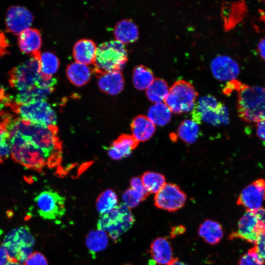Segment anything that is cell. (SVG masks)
Here are the masks:
<instances>
[{"label":"cell","mask_w":265,"mask_h":265,"mask_svg":"<svg viewBox=\"0 0 265 265\" xmlns=\"http://www.w3.org/2000/svg\"><path fill=\"white\" fill-rule=\"evenodd\" d=\"M40 53L39 51L31 54V58L9 72L10 85L16 91L15 101L11 102L23 104L46 100L54 91L56 79L41 72Z\"/></svg>","instance_id":"cell-1"},{"label":"cell","mask_w":265,"mask_h":265,"mask_svg":"<svg viewBox=\"0 0 265 265\" xmlns=\"http://www.w3.org/2000/svg\"><path fill=\"white\" fill-rule=\"evenodd\" d=\"M0 125L6 131H14L32 140L50 159V168L58 166L62 160V142L56 126H45L2 113Z\"/></svg>","instance_id":"cell-2"},{"label":"cell","mask_w":265,"mask_h":265,"mask_svg":"<svg viewBox=\"0 0 265 265\" xmlns=\"http://www.w3.org/2000/svg\"><path fill=\"white\" fill-rule=\"evenodd\" d=\"M237 92V108L240 119L247 123L265 119V87L242 84Z\"/></svg>","instance_id":"cell-3"},{"label":"cell","mask_w":265,"mask_h":265,"mask_svg":"<svg viewBox=\"0 0 265 265\" xmlns=\"http://www.w3.org/2000/svg\"><path fill=\"white\" fill-rule=\"evenodd\" d=\"M128 60L126 49L123 43L117 40L104 42L97 48L93 71L95 74L120 71Z\"/></svg>","instance_id":"cell-4"},{"label":"cell","mask_w":265,"mask_h":265,"mask_svg":"<svg viewBox=\"0 0 265 265\" xmlns=\"http://www.w3.org/2000/svg\"><path fill=\"white\" fill-rule=\"evenodd\" d=\"M135 218L130 209L124 203L102 214L98 220V230L107 232L111 239L117 242L120 237L132 227Z\"/></svg>","instance_id":"cell-5"},{"label":"cell","mask_w":265,"mask_h":265,"mask_svg":"<svg viewBox=\"0 0 265 265\" xmlns=\"http://www.w3.org/2000/svg\"><path fill=\"white\" fill-rule=\"evenodd\" d=\"M35 238L27 226L13 229L3 238L1 245L6 251L9 260L24 263L32 253Z\"/></svg>","instance_id":"cell-6"},{"label":"cell","mask_w":265,"mask_h":265,"mask_svg":"<svg viewBox=\"0 0 265 265\" xmlns=\"http://www.w3.org/2000/svg\"><path fill=\"white\" fill-rule=\"evenodd\" d=\"M265 236V208L255 211H246L239 218L237 229L232 233L229 238H240L256 244Z\"/></svg>","instance_id":"cell-7"},{"label":"cell","mask_w":265,"mask_h":265,"mask_svg":"<svg viewBox=\"0 0 265 265\" xmlns=\"http://www.w3.org/2000/svg\"><path fill=\"white\" fill-rule=\"evenodd\" d=\"M198 96L193 85L185 80L175 81L164 102L171 112L180 114L192 110Z\"/></svg>","instance_id":"cell-8"},{"label":"cell","mask_w":265,"mask_h":265,"mask_svg":"<svg viewBox=\"0 0 265 265\" xmlns=\"http://www.w3.org/2000/svg\"><path fill=\"white\" fill-rule=\"evenodd\" d=\"M20 118L45 126H56L55 112L46 100H38L23 104L12 102L6 103Z\"/></svg>","instance_id":"cell-9"},{"label":"cell","mask_w":265,"mask_h":265,"mask_svg":"<svg viewBox=\"0 0 265 265\" xmlns=\"http://www.w3.org/2000/svg\"><path fill=\"white\" fill-rule=\"evenodd\" d=\"M34 201L38 213L45 220H58L65 214V198L55 191H42L34 198Z\"/></svg>","instance_id":"cell-10"},{"label":"cell","mask_w":265,"mask_h":265,"mask_svg":"<svg viewBox=\"0 0 265 265\" xmlns=\"http://www.w3.org/2000/svg\"><path fill=\"white\" fill-rule=\"evenodd\" d=\"M186 201V193L178 186L170 183H166L154 197L156 207L170 212L183 208Z\"/></svg>","instance_id":"cell-11"},{"label":"cell","mask_w":265,"mask_h":265,"mask_svg":"<svg viewBox=\"0 0 265 265\" xmlns=\"http://www.w3.org/2000/svg\"><path fill=\"white\" fill-rule=\"evenodd\" d=\"M265 201V180L258 179L246 186L240 193L237 204L246 211H255L261 208Z\"/></svg>","instance_id":"cell-12"},{"label":"cell","mask_w":265,"mask_h":265,"mask_svg":"<svg viewBox=\"0 0 265 265\" xmlns=\"http://www.w3.org/2000/svg\"><path fill=\"white\" fill-rule=\"evenodd\" d=\"M211 69L213 76L220 81L235 80L239 74L240 68L233 58L226 55H218L211 61Z\"/></svg>","instance_id":"cell-13"},{"label":"cell","mask_w":265,"mask_h":265,"mask_svg":"<svg viewBox=\"0 0 265 265\" xmlns=\"http://www.w3.org/2000/svg\"><path fill=\"white\" fill-rule=\"evenodd\" d=\"M33 21V16L26 8L12 6L7 10L5 23L8 30L18 34L29 28Z\"/></svg>","instance_id":"cell-14"},{"label":"cell","mask_w":265,"mask_h":265,"mask_svg":"<svg viewBox=\"0 0 265 265\" xmlns=\"http://www.w3.org/2000/svg\"><path fill=\"white\" fill-rule=\"evenodd\" d=\"M192 120L198 124L202 121L213 126L227 124L229 122L228 111L224 104L221 103L214 109H198L193 107L191 112Z\"/></svg>","instance_id":"cell-15"},{"label":"cell","mask_w":265,"mask_h":265,"mask_svg":"<svg viewBox=\"0 0 265 265\" xmlns=\"http://www.w3.org/2000/svg\"><path fill=\"white\" fill-rule=\"evenodd\" d=\"M138 143L132 135L122 134L107 148V154L113 159H121L130 156Z\"/></svg>","instance_id":"cell-16"},{"label":"cell","mask_w":265,"mask_h":265,"mask_svg":"<svg viewBox=\"0 0 265 265\" xmlns=\"http://www.w3.org/2000/svg\"><path fill=\"white\" fill-rule=\"evenodd\" d=\"M150 253L154 262L160 265H168L174 259L171 243L165 237H158L152 241Z\"/></svg>","instance_id":"cell-17"},{"label":"cell","mask_w":265,"mask_h":265,"mask_svg":"<svg viewBox=\"0 0 265 265\" xmlns=\"http://www.w3.org/2000/svg\"><path fill=\"white\" fill-rule=\"evenodd\" d=\"M97 76L99 87L107 94H117L124 87V80L121 71L105 72Z\"/></svg>","instance_id":"cell-18"},{"label":"cell","mask_w":265,"mask_h":265,"mask_svg":"<svg viewBox=\"0 0 265 265\" xmlns=\"http://www.w3.org/2000/svg\"><path fill=\"white\" fill-rule=\"evenodd\" d=\"M97 48L96 44L91 39H80L73 47V56L76 62L85 65L91 64L94 62Z\"/></svg>","instance_id":"cell-19"},{"label":"cell","mask_w":265,"mask_h":265,"mask_svg":"<svg viewBox=\"0 0 265 265\" xmlns=\"http://www.w3.org/2000/svg\"><path fill=\"white\" fill-rule=\"evenodd\" d=\"M132 136L138 142H144L150 139L156 131V126L147 116L139 115L134 117L131 124Z\"/></svg>","instance_id":"cell-20"},{"label":"cell","mask_w":265,"mask_h":265,"mask_svg":"<svg viewBox=\"0 0 265 265\" xmlns=\"http://www.w3.org/2000/svg\"><path fill=\"white\" fill-rule=\"evenodd\" d=\"M198 233L205 242L212 245L218 244L224 235L222 225L211 219H206L200 225Z\"/></svg>","instance_id":"cell-21"},{"label":"cell","mask_w":265,"mask_h":265,"mask_svg":"<svg viewBox=\"0 0 265 265\" xmlns=\"http://www.w3.org/2000/svg\"><path fill=\"white\" fill-rule=\"evenodd\" d=\"M18 43L21 51L24 53L32 54L39 51L42 43L40 31L32 28L25 29L19 34Z\"/></svg>","instance_id":"cell-22"},{"label":"cell","mask_w":265,"mask_h":265,"mask_svg":"<svg viewBox=\"0 0 265 265\" xmlns=\"http://www.w3.org/2000/svg\"><path fill=\"white\" fill-rule=\"evenodd\" d=\"M114 34L116 40L122 43H132L138 37L137 26L131 19H123L115 26Z\"/></svg>","instance_id":"cell-23"},{"label":"cell","mask_w":265,"mask_h":265,"mask_svg":"<svg viewBox=\"0 0 265 265\" xmlns=\"http://www.w3.org/2000/svg\"><path fill=\"white\" fill-rule=\"evenodd\" d=\"M66 75L73 84L80 86L86 84L90 79L91 71L85 64L73 62L67 66Z\"/></svg>","instance_id":"cell-24"},{"label":"cell","mask_w":265,"mask_h":265,"mask_svg":"<svg viewBox=\"0 0 265 265\" xmlns=\"http://www.w3.org/2000/svg\"><path fill=\"white\" fill-rule=\"evenodd\" d=\"M243 4L239 2H224L221 6V16L223 20L224 27L229 30L239 21L241 18Z\"/></svg>","instance_id":"cell-25"},{"label":"cell","mask_w":265,"mask_h":265,"mask_svg":"<svg viewBox=\"0 0 265 265\" xmlns=\"http://www.w3.org/2000/svg\"><path fill=\"white\" fill-rule=\"evenodd\" d=\"M171 111L164 103H154L147 112V117L155 125L163 126L171 118Z\"/></svg>","instance_id":"cell-26"},{"label":"cell","mask_w":265,"mask_h":265,"mask_svg":"<svg viewBox=\"0 0 265 265\" xmlns=\"http://www.w3.org/2000/svg\"><path fill=\"white\" fill-rule=\"evenodd\" d=\"M108 243L107 234L102 230L90 231L85 239L86 247L93 257L97 253L105 250L107 246Z\"/></svg>","instance_id":"cell-27"},{"label":"cell","mask_w":265,"mask_h":265,"mask_svg":"<svg viewBox=\"0 0 265 265\" xmlns=\"http://www.w3.org/2000/svg\"><path fill=\"white\" fill-rule=\"evenodd\" d=\"M198 124L192 119H186L180 124L177 131V136L184 142L192 144L200 135Z\"/></svg>","instance_id":"cell-28"},{"label":"cell","mask_w":265,"mask_h":265,"mask_svg":"<svg viewBox=\"0 0 265 265\" xmlns=\"http://www.w3.org/2000/svg\"><path fill=\"white\" fill-rule=\"evenodd\" d=\"M169 89L168 84L164 80L156 78L146 89V95L151 102L160 103L165 99Z\"/></svg>","instance_id":"cell-29"},{"label":"cell","mask_w":265,"mask_h":265,"mask_svg":"<svg viewBox=\"0 0 265 265\" xmlns=\"http://www.w3.org/2000/svg\"><path fill=\"white\" fill-rule=\"evenodd\" d=\"M151 70L143 65L135 66L133 70L132 81L134 87L139 90L146 89L154 80Z\"/></svg>","instance_id":"cell-30"},{"label":"cell","mask_w":265,"mask_h":265,"mask_svg":"<svg viewBox=\"0 0 265 265\" xmlns=\"http://www.w3.org/2000/svg\"><path fill=\"white\" fill-rule=\"evenodd\" d=\"M118 203V197L115 192L111 189H107L98 197L96 203V209L102 215L114 209Z\"/></svg>","instance_id":"cell-31"},{"label":"cell","mask_w":265,"mask_h":265,"mask_svg":"<svg viewBox=\"0 0 265 265\" xmlns=\"http://www.w3.org/2000/svg\"><path fill=\"white\" fill-rule=\"evenodd\" d=\"M141 179L149 193L156 194L166 184L163 175L153 171L144 172Z\"/></svg>","instance_id":"cell-32"},{"label":"cell","mask_w":265,"mask_h":265,"mask_svg":"<svg viewBox=\"0 0 265 265\" xmlns=\"http://www.w3.org/2000/svg\"><path fill=\"white\" fill-rule=\"evenodd\" d=\"M40 61L41 72L44 75L52 77L58 70L59 61L56 55L50 52L40 53Z\"/></svg>","instance_id":"cell-33"},{"label":"cell","mask_w":265,"mask_h":265,"mask_svg":"<svg viewBox=\"0 0 265 265\" xmlns=\"http://www.w3.org/2000/svg\"><path fill=\"white\" fill-rule=\"evenodd\" d=\"M122 199L124 204L130 209L136 207L146 198L136 191L129 188L123 194Z\"/></svg>","instance_id":"cell-34"},{"label":"cell","mask_w":265,"mask_h":265,"mask_svg":"<svg viewBox=\"0 0 265 265\" xmlns=\"http://www.w3.org/2000/svg\"><path fill=\"white\" fill-rule=\"evenodd\" d=\"M265 263L254 246L240 257L239 265H264Z\"/></svg>","instance_id":"cell-35"},{"label":"cell","mask_w":265,"mask_h":265,"mask_svg":"<svg viewBox=\"0 0 265 265\" xmlns=\"http://www.w3.org/2000/svg\"><path fill=\"white\" fill-rule=\"evenodd\" d=\"M10 153L9 134L6 130L0 125V162L6 159Z\"/></svg>","instance_id":"cell-36"},{"label":"cell","mask_w":265,"mask_h":265,"mask_svg":"<svg viewBox=\"0 0 265 265\" xmlns=\"http://www.w3.org/2000/svg\"><path fill=\"white\" fill-rule=\"evenodd\" d=\"M24 265H48L47 260L41 253L32 252L24 263Z\"/></svg>","instance_id":"cell-37"},{"label":"cell","mask_w":265,"mask_h":265,"mask_svg":"<svg viewBox=\"0 0 265 265\" xmlns=\"http://www.w3.org/2000/svg\"><path fill=\"white\" fill-rule=\"evenodd\" d=\"M130 185L131 188L140 193L146 198L149 195L150 193L145 187L141 178L133 177L130 181Z\"/></svg>","instance_id":"cell-38"},{"label":"cell","mask_w":265,"mask_h":265,"mask_svg":"<svg viewBox=\"0 0 265 265\" xmlns=\"http://www.w3.org/2000/svg\"><path fill=\"white\" fill-rule=\"evenodd\" d=\"M242 84V83L236 80L229 81L223 88V92L226 95L230 94L234 90L237 91Z\"/></svg>","instance_id":"cell-39"},{"label":"cell","mask_w":265,"mask_h":265,"mask_svg":"<svg viewBox=\"0 0 265 265\" xmlns=\"http://www.w3.org/2000/svg\"><path fill=\"white\" fill-rule=\"evenodd\" d=\"M256 133L265 145V119L256 123Z\"/></svg>","instance_id":"cell-40"},{"label":"cell","mask_w":265,"mask_h":265,"mask_svg":"<svg viewBox=\"0 0 265 265\" xmlns=\"http://www.w3.org/2000/svg\"><path fill=\"white\" fill-rule=\"evenodd\" d=\"M255 246L258 253L265 262V236L262 237Z\"/></svg>","instance_id":"cell-41"},{"label":"cell","mask_w":265,"mask_h":265,"mask_svg":"<svg viewBox=\"0 0 265 265\" xmlns=\"http://www.w3.org/2000/svg\"><path fill=\"white\" fill-rule=\"evenodd\" d=\"M186 231V228L183 225H178L172 227L170 232V237L174 238L177 236L184 234Z\"/></svg>","instance_id":"cell-42"},{"label":"cell","mask_w":265,"mask_h":265,"mask_svg":"<svg viewBox=\"0 0 265 265\" xmlns=\"http://www.w3.org/2000/svg\"><path fill=\"white\" fill-rule=\"evenodd\" d=\"M9 260L6 251L0 243V265H4Z\"/></svg>","instance_id":"cell-43"},{"label":"cell","mask_w":265,"mask_h":265,"mask_svg":"<svg viewBox=\"0 0 265 265\" xmlns=\"http://www.w3.org/2000/svg\"><path fill=\"white\" fill-rule=\"evenodd\" d=\"M258 49L260 56L265 60V37L262 38L259 41Z\"/></svg>","instance_id":"cell-44"},{"label":"cell","mask_w":265,"mask_h":265,"mask_svg":"<svg viewBox=\"0 0 265 265\" xmlns=\"http://www.w3.org/2000/svg\"><path fill=\"white\" fill-rule=\"evenodd\" d=\"M168 265H188L180 261L178 259L174 258Z\"/></svg>","instance_id":"cell-45"},{"label":"cell","mask_w":265,"mask_h":265,"mask_svg":"<svg viewBox=\"0 0 265 265\" xmlns=\"http://www.w3.org/2000/svg\"><path fill=\"white\" fill-rule=\"evenodd\" d=\"M4 265H24V264L16 261L9 260Z\"/></svg>","instance_id":"cell-46"},{"label":"cell","mask_w":265,"mask_h":265,"mask_svg":"<svg viewBox=\"0 0 265 265\" xmlns=\"http://www.w3.org/2000/svg\"><path fill=\"white\" fill-rule=\"evenodd\" d=\"M131 265V264H125V265Z\"/></svg>","instance_id":"cell-47"}]
</instances>
